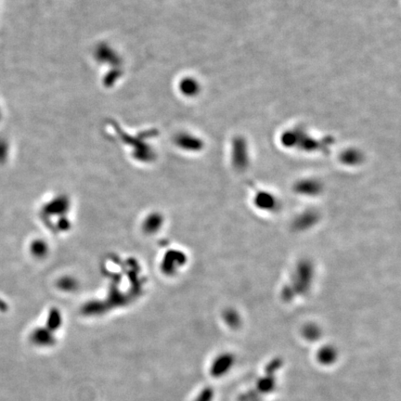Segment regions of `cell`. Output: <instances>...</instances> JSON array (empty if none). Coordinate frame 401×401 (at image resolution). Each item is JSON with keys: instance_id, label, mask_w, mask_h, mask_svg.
I'll return each instance as SVG.
<instances>
[{"instance_id": "6", "label": "cell", "mask_w": 401, "mask_h": 401, "mask_svg": "<svg viewBox=\"0 0 401 401\" xmlns=\"http://www.w3.org/2000/svg\"><path fill=\"white\" fill-rule=\"evenodd\" d=\"M319 333H320V329L318 328V326L310 324V325H307L304 328V335L307 339L314 340V339L319 337Z\"/></svg>"}, {"instance_id": "2", "label": "cell", "mask_w": 401, "mask_h": 401, "mask_svg": "<svg viewBox=\"0 0 401 401\" xmlns=\"http://www.w3.org/2000/svg\"><path fill=\"white\" fill-rule=\"evenodd\" d=\"M253 203L257 209L268 213L276 212L280 207V200L277 196L270 191L262 189L258 190L254 195Z\"/></svg>"}, {"instance_id": "5", "label": "cell", "mask_w": 401, "mask_h": 401, "mask_svg": "<svg viewBox=\"0 0 401 401\" xmlns=\"http://www.w3.org/2000/svg\"><path fill=\"white\" fill-rule=\"evenodd\" d=\"M224 319L226 322L231 326V327H237L241 324V316L237 310L234 308H229L227 309L224 313Z\"/></svg>"}, {"instance_id": "1", "label": "cell", "mask_w": 401, "mask_h": 401, "mask_svg": "<svg viewBox=\"0 0 401 401\" xmlns=\"http://www.w3.org/2000/svg\"><path fill=\"white\" fill-rule=\"evenodd\" d=\"M315 267L308 259H302L295 265L288 283L282 288V297L287 302L307 295L313 285Z\"/></svg>"}, {"instance_id": "3", "label": "cell", "mask_w": 401, "mask_h": 401, "mask_svg": "<svg viewBox=\"0 0 401 401\" xmlns=\"http://www.w3.org/2000/svg\"><path fill=\"white\" fill-rule=\"evenodd\" d=\"M296 194L305 197H317L322 192L323 186L318 179L305 178L296 182L294 186Z\"/></svg>"}, {"instance_id": "4", "label": "cell", "mask_w": 401, "mask_h": 401, "mask_svg": "<svg viewBox=\"0 0 401 401\" xmlns=\"http://www.w3.org/2000/svg\"><path fill=\"white\" fill-rule=\"evenodd\" d=\"M320 220V216L315 210H306L295 218L293 225L295 230L304 232L313 228Z\"/></svg>"}]
</instances>
